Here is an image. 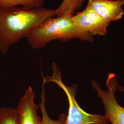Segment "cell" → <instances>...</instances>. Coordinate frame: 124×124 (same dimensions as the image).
I'll list each match as a JSON object with an SVG mask.
<instances>
[{
    "instance_id": "cell-4",
    "label": "cell",
    "mask_w": 124,
    "mask_h": 124,
    "mask_svg": "<svg viewBox=\"0 0 124 124\" xmlns=\"http://www.w3.org/2000/svg\"><path fill=\"white\" fill-rule=\"evenodd\" d=\"M91 84L96 91L104 108V115L111 124H124V107L118 102L116 98V92L119 90L124 92V89L120 86L114 73H109L106 80V90L102 89L98 82L92 80Z\"/></svg>"
},
{
    "instance_id": "cell-5",
    "label": "cell",
    "mask_w": 124,
    "mask_h": 124,
    "mask_svg": "<svg viewBox=\"0 0 124 124\" xmlns=\"http://www.w3.org/2000/svg\"><path fill=\"white\" fill-rule=\"evenodd\" d=\"M72 20L80 30L92 36H106L107 27L110 24L88 4L83 11L73 16Z\"/></svg>"
},
{
    "instance_id": "cell-7",
    "label": "cell",
    "mask_w": 124,
    "mask_h": 124,
    "mask_svg": "<svg viewBox=\"0 0 124 124\" xmlns=\"http://www.w3.org/2000/svg\"><path fill=\"white\" fill-rule=\"evenodd\" d=\"M88 4L108 22L118 20L124 15V0H89Z\"/></svg>"
},
{
    "instance_id": "cell-9",
    "label": "cell",
    "mask_w": 124,
    "mask_h": 124,
    "mask_svg": "<svg viewBox=\"0 0 124 124\" xmlns=\"http://www.w3.org/2000/svg\"><path fill=\"white\" fill-rule=\"evenodd\" d=\"M44 0H0V8H6L19 6L32 9L42 7Z\"/></svg>"
},
{
    "instance_id": "cell-3",
    "label": "cell",
    "mask_w": 124,
    "mask_h": 124,
    "mask_svg": "<svg viewBox=\"0 0 124 124\" xmlns=\"http://www.w3.org/2000/svg\"><path fill=\"white\" fill-rule=\"evenodd\" d=\"M52 68V76L44 77L41 75L43 82L45 84L49 82L55 83L66 94L69 102L66 124H110L105 115L91 114L83 110L75 99L77 85L73 84L67 86L62 81V74L57 64L53 62Z\"/></svg>"
},
{
    "instance_id": "cell-8",
    "label": "cell",
    "mask_w": 124,
    "mask_h": 124,
    "mask_svg": "<svg viewBox=\"0 0 124 124\" xmlns=\"http://www.w3.org/2000/svg\"><path fill=\"white\" fill-rule=\"evenodd\" d=\"M43 82L42 85V92L41 94V102L39 104V108L42 115V119L43 124H66L67 115L61 114L59 116L58 120H52L50 118L46 107V98L45 96V85Z\"/></svg>"
},
{
    "instance_id": "cell-1",
    "label": "cell",
    "mask_w": 124,
    "mask_h": 124,
    "mask_svg": "<svg viewBox=\"0 0 124 124\" xmlns=\"http://www.w3.org/2000/svg\"><path fill=\"white\" fill-rule=\"evenodd\" d=\"M56 16L55 9L0 8V51L6 54L11 46L27 38L42 23Z\"/></svg>"
},
{
    "instance_id": "cell-2",
    "label": "cell",
    "mask_w": 124,
    "mask_h": 124,
    "mask_svg": "<svg viewBox=\"0 0 124 124\" xmlns=\"http://www.w3.org/2000/svg\"><path fill=\"white\" fill-rule=\"evenodd\" d=\"M73 16L64 15L50 18L27 37L32 49L43 48L50 41L66 42L73 39L92 42L93 36L80 30L72 20Z\"/></svg>"
},
{
    "instance_id": "cell-10",
    "label": "cell",
    "mask_w": 124,
    "mask_h": 124,
    "mask_svg": "<svg viewBox=\"0 0 124 124\" xmlns=\"http://www.w3.org/2000/svg\"><path fill=\"white\" fill-rule=\"evenodd\" d=\"M85 0H63L57 9H55L56 16L64 15L73 16L76 11L80 8Z\"/></svg>"
},
{
    "instance_id": "cell-6",
    "label": "cell",
    "mask_w": 124,
    "mask_h": 124,
    "mask_svg": "<svg viewBox=\"0 0 124 124\" xmlns=\"http://www.w3.org/2000/svg\"><path fill=\"white\" fill-rule=\"evenodd\" d=\"M35 97L32 87L29 86L15 108L16 124H43L37 114L39 107L34 102Z\"/></svg>"
},
{
    "instance_id": "cell-11",
    "label": "cell",
    "mask_w": 124,
    "mask_h": 124,
    "mask_svg": "<svg viewBox=\"0 0 124 124\" xmlns=\"http://www.w3.org/2000/svg\"><path fill=\"white\" fill-rule=\"evenodd\" d=\"M0 124H16L15 108L10 107L0 108Z\"/></svg>"
}]
</instances>
